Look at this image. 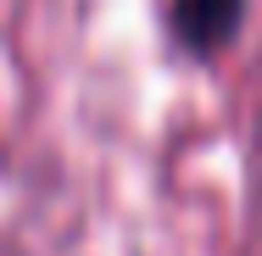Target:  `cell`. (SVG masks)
<instances>
[{"label":"cell","instance_id":"1","mask_svg":"<svg viewBox=\"0 0 262 256\" xmlns=\"http://www.w3.org/2000/svg\"><path fill=\"white\" fill-rule=\"evenodd\" d=\"M240 17H246V0H173V34L195 56L223 51L234 39Z\"/></svg>","mask_w":262,"mask_h":256}]
</instances>
